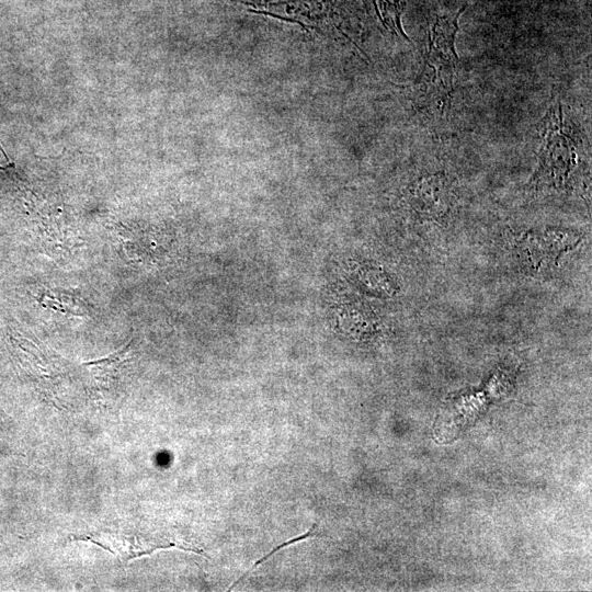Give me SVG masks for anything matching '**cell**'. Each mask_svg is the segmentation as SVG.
I'll list each match as a JSON object with an SVG mask.
<instances>
[{"label": "cell", "instance_id": "2", "mask_svg": "<svg viewBox=\"0 0 592 592\" xmlns=\"http://www.w3.org/2000/svg\"><path fill=\"white\" fill-rule=\"evenodd\" d=\"M542 148L535 175L538 183L561 186L578 162V145L563 121L559 102L549 106L540 122Z\"/></svg>", "mask_w": 592, "mask_h": 592}, {"label": "cell", "instance_id": "6", "mask_svg": "<svg viewBox=\"0 0 592 592\" xmlns=\"http://www.w3.org/2000/svg\"><path fill=\"white\" fill-rule=\"evenodd\" d=\"M384 25L408 39L401 26V4L399 0H373Z\"/></svg>", "mask_w": 592, "mask_h": 592}, {"label": "cell", "instance_id": "7", "mask_svg": "<svg viewBox=\"0 0 592 592\" xmlns=\"http://www.w3.org/2000/svg\"><path fill=\"white\" fill-rule=\"evenodd\" d=\"M316 528H317V524H312L310 530L308 532H306L305 534L298 536V537H295L288 542H284L283 544L281 545H277L276 547H274L267 555H265L263 558L257 560L253 566L246 572L243 573L238 580H236L231 585L230 588L228 589L229 591L235 587L237 585L244 577H247L250 571L254 568H257L260 563H262L263 561H265L267 558L272 557L276 551L281 550L282 548L293 544V543H297V542H300V540H304V539H307L309 538L310 536H312L315 533H316Z\"/></svg>", "mask_w": 592, "mask_h": 592}, {"label": "cell", "instance_id": "5", "mask_svg": "<svg viewBox=\"0 0 592 592\" xmlns=\"http://www.w3.org/2000/svg\"><path fill=\"white\" fill-rule=\"evenodd\" d=\"M454 203V194L447 179L440 174L420 178L411 190V205L422 216L441 218Z\"/></svg>", "mask_w": 592, "mask_h": 592}, {"label": "cell", "instance_id": "1", "mask_svg": "<svg viewBox=\"0 0 592 592\" xmlns=\"http://www.w3.org/2000/svg\"><path fill=\"white\" fill-rule=\"evenodd\" d=\"M465 7L453 13L440 14L431 26L423 67L414 82L419 99L444 111L454 92L458 67L455 37L458 19Z\"/></svg>", "mask_w": 592, "mask_h": 592}, {"label": "cell", "instance_id": "3", "mask_svg": "<svg viewBox=\"0 0 592 592\" xmlns=\"http://www.w3.org/2000/svg\"><path fill=\"white\" fill-rule=\"evenodd\" d=\"M579 240L577 232L568 230L525 232L516 240L515 257L525 271L542 272L553 266L561 253L570 250Z\"/></svg>", "mask_w": 592, "mask_h": 592}, {"label": "cell", "instance_id": "4", "mask_svg": "<svg viewBox=\"0 0 592 592\" xmlns=\"http://www.w3.org/2000/svg\"><path fill=\"white\" fill-rule=\"evenodd\" d=\"M247 4L252 7L250 12L294 22L320 34L330 23L332 12L329 0H285Z\"/></svg>", "mask_w": 592, "mask_h": 592}]
</instances>
